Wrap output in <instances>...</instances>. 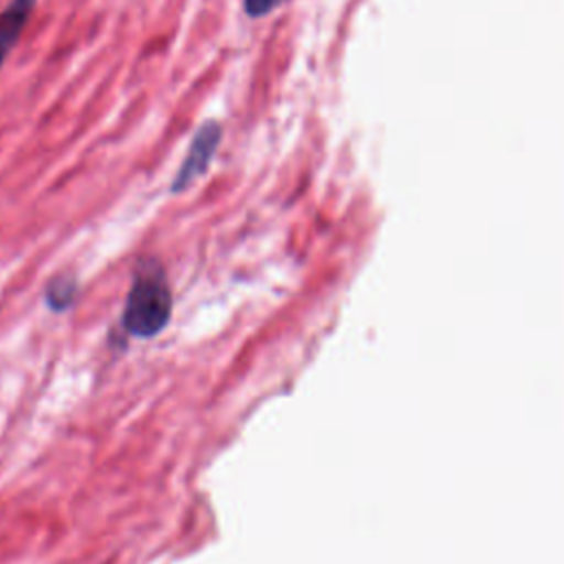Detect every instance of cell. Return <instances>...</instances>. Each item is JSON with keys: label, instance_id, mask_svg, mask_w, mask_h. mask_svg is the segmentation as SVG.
<instances>
[{"label": "cell", "instance_id": "obj_5", "mask_svg": "<svg viewBox=\"0 0 564 564\" xmlns=\"http://www.w3.org/2000/svg\"><path fill=\"white\" fill-rule=\"evenodd\" d=\"M284 0H245V11L249 18H264L273 9H278Z\"/></svg>", "mask_w": 564, "mask_h": 564}, {"label": "cell", "instance_id": "obj_1", "mask_svg": "<svg viewBox=\"0 0 564 564\" xmlns=\"http://www.w3.org/2000/svg\"><path fill=\"white\" fill-rule=\"evenodd\" d=\"M170 315L172 293L163 269L154 260H145L130 284L121 317L123 326L134 337H154L167 326Z\"/></svg>", "mask_w": 564, "mask_h": 564}, {"label": "cell", "instance_id": "obj_4", "mask_svg": "<svg viewBox=\"0 0 564 564\" xmlns=\"http://www.w3.org/2000/svg\"><path fill=\"white\" fill-rule=\"evenodd\" d=\"M46 304L51 311H66L77 300V280L73 275H57L46 286Z\"/></svg>", "mask_w": 564, "mask_h": 564}, {"label": "cell", "instance_id": "obj_3", "mask_svg": "<svg viewBox=\"0 0 564 564\" xmlns=\"http://www.w3.org/2000/svg\"><path fill=\"white\" fill-rule=\"evenodd\" d=\"M37 0H11L2 11H0V68L15 46L22 29L26 26Z\"/></svg>", "mask_w": 564, "mask_h": 564}, {"label": "cell", "instance_id": "obj_2", "mask_svg": "<svg viewBox=\"0 0 564 564\" xmlns=\"http://www.w3.org/2000/svg\"><path fill=\"white\" fill-rule=\"evenodd\" d=\"M220 137H223V126L218 121H205L192 137L189 148L185 152V159L181 163V167L174 174L172 181V192L181 194L185 189H189L200 176H205V172L209 170L214 154L220 145Z\"/></svg>", "mask_w": 564, "mask_h": 564}]
</instances>
